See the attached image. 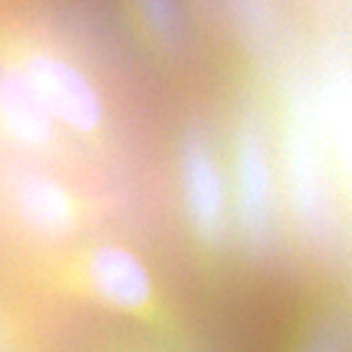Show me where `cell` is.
I'll return each instance as SVG.
<instances>
[{
  "mask_svg": "<svg viewBox=\"0 0 352 352\" xmlns=\"http://www.w3.org/2000/svg\"><path fill=\"white\" fill-rule=\"evenodd\" d=\"M89 291L105 305L131 314H149L153 288L149 272L131 252L103 245L89 252L82 265Z\"/></svg>",
  "mask_w": 352,
  "mask_h": 352,
  "instance_id": "3957f363",
  "label": "cell"
},
{
  "mask_svg": "<svg viewBox=\"0 0 352 352\" xmlns=\"http://www.w3.org/2000/svg\"><path fill=\"white\" fill-rule=\"evenodd\" d=\"M181 179L188 215L197 234L206 243H220L224 236V192L217 165L201 138H188L181 153Z\"/></svg>",
  "mask_w": 352,
  "mask_h": 352,
  "instance_id": "5b68a950",
  "label": "cell"
},
{
  "mask_svg": "<svg viewBox=\"0 0 352 352\" xmlns=\"http://www.w3.org/2000/svg\"><path fill=\"white\" fill-rule=\"evenodd\" d=\"M149 30L167 46L181 44L186 37L181 10L176 0H135Z\"/></svg>",
  "mask_w": 352,
  "mask_h": 352,
  "instance_id": "ba28073f",
  "label": "cell"
},
{
  "mask_svg": "<svg viewBox=\"0 0 352 352\" xmlns=\"http://www.w3.org/2000/svg\"><path fill=\"white\" fill-rule=\"evenodd\" d=\"M238 195L245 229L252 241L265 245L272 234V176L256 131H245L238 142Z\"/></svg>",
  "mask_w": 352,
  "mask_h": 352,
  "instance_id": "52a82bcc",
  "label": "cell"
},
{
  "mask_svg": "<svg viewBox=\"0 0 352 352\" xmlns=\"http://www.w3.org/2000/svg\"><path fill=\"white\" fill-rule=\"evenodd\" d=\"M10 201L19 222L32 236L58 241L78 224L74 197L58 181L39 172H19L10 181Z\"/></svg>",
  "mask_w": 352,
  "mask_h": 352,
  "instance_id": "7a4b0ae2",
  "label": "cell"
},
{
  "mask_svg": "<svg viewBox=\"0 0 352 352\" xmlns=\"http://www.w3.org/2000/svg\"><path fill=\"white\" fill-rule=\"evenodd\" d=\"M314 352H336V346L332 341H322L318 348H316Z\"/></svg>",
  "mask_w": 352,
  "mask_h": 352,
  "instance_id": "9c48e42d",
  "label": "cell"
},
{
  "mask_svg": "<svg viewBox=\"0 0 352 352\" xmlns=\"http://www.w3.org/2000/svg\"><path fill=\"white\" fill-rule=\"evenodd\" d=\"M288 165H291L295 201L300 206V213L314 234H322L329 227V206L318 140H316V126L309 108H300L291 122Z\"/></svg>",
  "mask_w": 352,
  "mask_h": 352,
  "instance_id": "277c9868",
  "label": "cell"
},
{
  "mask_svg": "<svg viewBox=\"0 0 352 352\" xmlns=\"http://www.w3.org/2000/svg\"><path fill=\"white\" fill-rule=\"evenodd\" d=\"M21 72L58 122L80 133L98 129L103 119L101 98L76 67L48 55H34Z\"/></svg>",
  "mask_w": 352,
  "mask_h": 352,
  "instance_id": "6da1fadb",
  "label": "cell"
},
{
  "mask_svg": "<svg viewBox=\"0 0 352 352\" xmlns=\"http://www.w3.org/2000/svg\"><path fill=\"white\" fill-rule=\"evenodd\" d=\"M0 129L28 149H46L55 140V117L41 103L21 69L0 65Z\"/></svg>",
  "mask_w": 352,
  "mask_h": 352,
  "instance_id": "8992f818",
  "label": "cell"
}]
</instances>
